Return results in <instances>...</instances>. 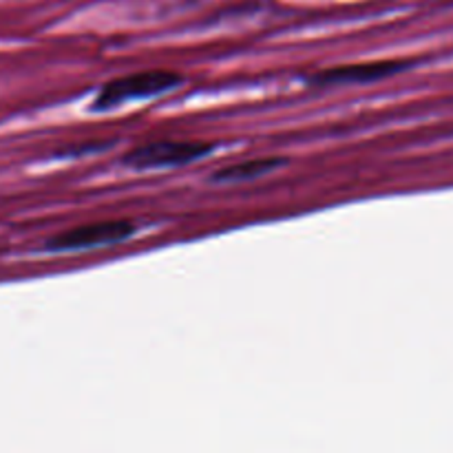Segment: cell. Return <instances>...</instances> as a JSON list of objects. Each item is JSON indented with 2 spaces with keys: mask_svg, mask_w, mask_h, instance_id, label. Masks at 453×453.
<instances>
[{
  "mask_svg": "<svg viewBox=\"0 0 453 453\" xmlns=\"http://www.w3.org/2000/svg\"><path fill=\"white\" fill-rule=\"evenodd\" d=\"M181 75L177 71L168 69H149V71H137V73L122 75L111 82H106L100 88L96 97V109L97 111H109L115 106L124 104L131 100H146V97L162 96V93L171 91V88L180 87Z\"/></svg>",
  "mask_w": 453,
  "mask_h": 453,
  "instance_id": "obj_1",
  "label": "cell"
},
{
  "mask_svg": "<svg viewBox=\"0 0 453 453\" xmlns=\"http://www.w3.org/2000/svg\"><path fill=\"white\" fill-rule=\"evenodd\" d=\"M212 144L197 140H157L142 144L124 155V166L133 171H155V168L186 166L190 162L206 157Z\"/></svg>",
  "mask_w": 453,
  "mask_h": 453,
  "instance_id": "obj_2",
  "label": "cell"
},
{
  "mask_svg": "<svg viewBox=\"0 0 453 453\" xmlns=\"http://www.w3.org/2000/svg\"><path fill=\"white\" fill-rule=\"evenodd\" d=\"M135 224L128 219L96 221V224H82L75 228L65 230L47 242L49 250H91L100 246H113V243L127 242L135 234Z\"/></svg>",
  "mask_w": 453,
  "mask_h": 453,
  "instance_id": "obj_3",
  "label": "cell"
},
{
  "mask_svg": "<svg viewBox=\"0 0 453 453\" xmlns=\"http://www.w3.org/2000/svg\"><path fill=\"white\" fill-rule=\"evenodd\" d=\"M410 65L396 60H383V62H363V65H348L336 66V69L319 71L310 78V84L317 87H341V84H365L376 82V80L389 78V75L401 73Z\"/></svg>",
  "mask_w": 453,
  "mask_h": 453,
  "instance_id": "obj_4",
  "label": "cell"
},
{
  "mask_svg": "<svg viewBox=\"0 0 453 453\" xmlns=\"http://www.w3.org/2000/svg\"><path fill=\"white\" fill-rule=\"evenodd\" d=\"M283 164H286V159L281 157L248 159V162H239V164H233V166L219 168V171L212 175V180L230 181V184H237V181H250V180H257V177L277 171V168L283 166Z\"/></svg>",
  "mask_w": 453,
  "mask_h": 453,
  "instance_id": "obj_5",
  "label": "cell"
}]
</instances>
